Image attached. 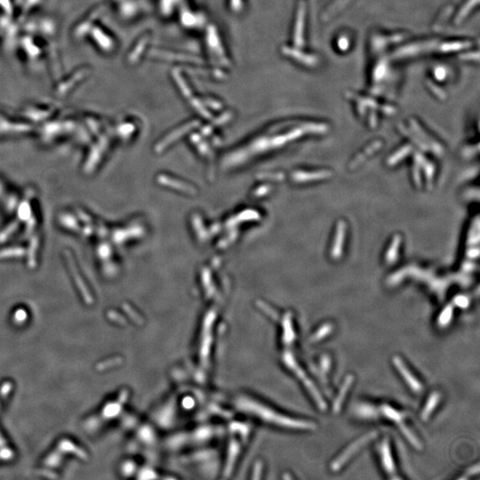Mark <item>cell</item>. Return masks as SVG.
I'll use <instances>...</instances> for the list:
<instances>
[{
    "mask_svg": "<svg viewBox=\"0 0 480 480\" xmlns=\"http://www.w3.org/2000/svg\"><path fill=\"white\" fill-rule=\"evenodd\" d=\"M284 360L286 362V365H288L290 368L292 369L293 372H296L297 376H298L301 380H303L306 387L308 388L309 392H311L313 398H315V400H316L317 403H318V405H319V408H320L321 410H325V409H326V403L323 400V398H321V396L319 394V392L317 391V389L315 388V386L313 385L312 382H310V380H309V378L306 376L305 373L303 371V369L301 368L299 365H297L296 360H293V356L290 355L288 353H286V354L284 355Z\"/></svg>",
    "mask_w": 480,
    "mask_h": 480,
    "instance_id": "cell-1",
    "label": "cell"
},
{
    "mask_svg": "<svg viewBox=\"0 0 480 480\" xmlns=\"http://www.w3.org/2000/svg\"><path fill=\"white\" fill-rule=\"evenodd\" d=\"M375 433H371V434L367 435V436H365V437H362L359 440L357 441L356 443L350 446L336 461L333 463L332 470H338L339 469H341L342 465L345 464L346 461L349 460V458L352 457L353 454H355L356 451L359 450V448H361L363 445L371 440L373 437H375Z\"/></svg>",
    "mask_w": 480,
    "mask_h": 480,
    "instance_id": "cell-2",
    "label": "cell"
},
{
    "mask_svg": "<svg viewBox=\"0 0 480 480\" xmlns=\"http://www.w3.org/2000/svg\"><path fill=\"white\" fill-rule=\"evenodd\" d=\"M393 362H394L395 365L397 366L398 372L403 376L404 381L408 382V384L411 387L412 390L415 392H421L422 385H421V382H419L417 379L412 375L411 372L408 370L407 365H404V362L402 361V359L398 358V357H395L394 359H393Z\"/></svg>",
    "mask_w": 480,
    "mask_h": 480,
    "instance_id": "cell-3",
    "label": "cell"
},
{
    "mask_svg": "<svg viewBox=\"0 0 480 480\" xmlns=\"http://www.w3.org/2000/svg\"><path fill=\"white\" fill-rule=\"evenodd\" d=\"M379 453H380V457L382 460V467L384 470L391 475L396 474V468H395L394 461L392 459V450L390 448V443L388 439H384L382 441V444L379 447Z\"/></svg>",
    "mask_w": 480,
    "mask_h": 480,
    "instance_id": "cell-4",
    "label": "cell"
},
{
    "mask_svg": "<svg viewBox=\"0 0 480 480\" xmlns=\"http://www.w3.org/2000/svg\"><path fill=\"white\" fill-rule=\"evenodd\" d=\"M352 382H353V377L352 376H348V378L346 379L345 382L342 385V389L340 391V393H339L338 397L336 398V400H335V404H334V411L337 413V412L340 411V408L342 407V402L344 400L345 398L346 394L347 392L349 391V386L352 385Z\"/></svg>",
    "mask_w": 480,
    "mask_h": 480,
    "instance_id": "cell-5",
    "label": "cell"
},
{
    "mask_svg": "<svg viewBox=\"0 0 480 480\" xmlns=\"http://www.w3.org/2000/svg\"><path fill=\"white\" fill-rule=\"evenodd\" d=\"M439 399H440V395L437 393V392H435V393L431 395L430 398H429V400H428L424 410L421 414V417L423 420H427L431 413L434 411L435 408L437 407V404L439 402Z\"/></svg>",
    "mask_w": 480,
    "mask_h": 480,
    "instance_id": "cell-6",
    "label": "cell"
},
{
    "mask_svg": "<svg viewBox=\"0 0 480 480\" xmlns=\"http://www.w3.org/2000/svg\"><path fill=\"white\" fill-rule=\"evenodd\" d=\"M332 325L326 324L317 331L316 334L312 336L311 340H312L313 342H319L320 340H322L323 338H325L326 336H328L329 334L332 332Z\"/></svg>",
    "mask_w": 480,
    "mask_h": 480,
    "instance_id": "cell-7",
    "label": "cell"
},
{
    "mask_svg": "<svg viewBox=\"0 0 480 480\" xmlns=\"http://www.w3.org/2000/svg\"><path fill=\"white\" fill-rule=\"evenodd\" d=\"M451 318H452V309L448 307V309H445L444 312L441 314L438 319V324L439 326H448V323L450 322Z\"/></svg>",
    "mask_w": 480,
    "mask_h": 480,
    "instance_id": "cell-8",
    "label": "cell"
}]
</instances>
